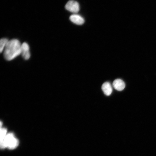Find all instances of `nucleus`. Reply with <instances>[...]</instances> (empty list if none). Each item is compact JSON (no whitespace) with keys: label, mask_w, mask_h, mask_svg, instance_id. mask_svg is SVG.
I'll return each mask as SVG.
<instances>
[{"label":"nucleus","mask_w":156,"mask_h":156,"mask_svg":"<svg viewBox=\"0 0 156 156\" xmlns=\"http://www.w3.org/2000/svg\"><path fill=\"white\" fill-rule=\"evenodd\" d=\"M21 44L16 39L9 41L5 48L4 56L6 60L11 61L21 54Z\"/></svg>","instance_id":"nucleus-1"},{"label":"nucleus","mask_w":156,"mask_h":156,"mask_svg":"<svg viewBox=\"0 0 156 156\" xmlns=\"http://www.w3.org/2000/svg\"><path fill=\"white\" fill-rule=\"evenodd\" d=\"M102 89L103 93L107 96H109L112 93V88L111 84L107 82H105L102 85Z\"/></svg>","instance_id":"nucleus-7"},{"label":"nucleus","mask_w":156,"mask_h":156,"mask_svg":"<svg viewBox=\"0 0 156 156\" xmlns=\"http://www.w3.org/2000/svg\"><path fill=\"white\" fill-rule=\"evenodd\" d=\"M21 54L25 60H28L30 58V54L29 52V47L27 43L24 42L21 44Z\"/></svg>","instance_id":"nucleus-4"},{"label":"nucleus","mask_w":156,"mask_h":156,"mask_svg":"<svg viewBox=\"0 0 156 156\" xmlns=\"http://www.w3.org/2000/svg\"><path fill=\"white\" fill-rule=\"evenodd\" d=\"M9 41L6 38H2L0 41V52L1 53L3 51Z\"/></svg>","instance_id":"nucleus-8"},{"label":"nucleus","mask_w":156,"mask_h":156,"mask_svg":"<svg viewBox=\"0 0 156 156\" xmlns=\"http://www.w3.org/2000/svg\"><path fill=\"white\" fill-rule=\"evenodd\" d=\"M70 20L75 24L82 25L85 22L84 19L81 16L77 14L72 15L69 17Z\"/></svg>","instance_id":"nucleus-5"},{"label":"nucleus","mask_w":156,"mask_h":156,"mask_svg":"<svg viewBox=\"0 0 156 156\" xmlns=\"http://www.w3.org/2000/svg\"><path fill=\"white\" fill-rule=\"evenodd\" d=\"M113 86L115 89L119 91L123 90L126 87L124 82L120 79L115 80L113 82Z\"/></svg>","instance_id":"nucleus-6"},{"label":"nucleus","mask_w":156,"mask_h":156,"mask_svg":"<svg viewBox=\"0 0 156 156\" xmlns=\"http://www.w3.org/2000/svg\"><path fill=\"white\" fill-rule=\"evenodd\" d=\"M19 145V141L12 133L7 134L4 141L1 143V148L8 147L10 149H14Z\"/></svg>","instance_id":"nucleus-2"},{"label":"nucleus","mask_w":156,"mask_h":156,"mask_svg":"<svg viewBox=\"0 0 156 156\" xmlns=\"http://www.w3.org/2000/svg\"><path fill=\"white\" fill-rule=\"evenodd\" d=\"M7 130L5 128H1V143L2 142L7 135Z\"/></svg>","instance_id":"nucleus-9"},{"label":"nucleus","mask_w":156,"mask_h":156,"mask_svg":"<svg viewBox=\"0 0 156 156\" xmlns=\"http://www.w3.org/2000/svg\"><path fill=\"white\" fill-rule=\"evenodd\" d=\"M65 8L71 12L77 13L80 10V5L77 2L74 0H70L66 4Z\"/></svg>","instance_id":"nucleus-3"}]
</instances>
